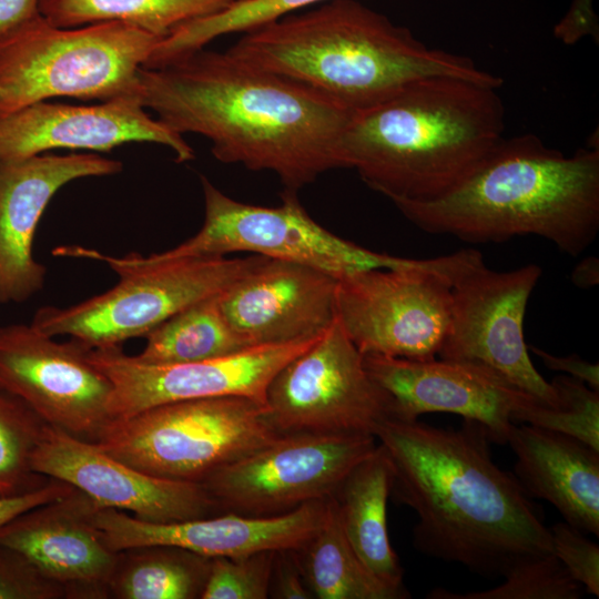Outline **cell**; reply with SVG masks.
I'll use <instances>...</instances> for the list:
<instances>
[{"label":"cell","instance_id":"cell-1","mask_svg":"<svg viewBox=\"0 0 599 599\" xmlns=\"http://www.w3.org/2000/svg\"><path fill=\"white\" fill-rule=\"evenodd\" d=\"M135 95L171 131L205 136L215 159L271 171L285 190L343 167L341 142L354 112L229 51L203 48L141 68Z\"/></svg>","mask_w":599,"mask_h":599},{"label":"cell","instance_id":"cell-2","mask_svg":"<svg viewBox=\"0 0 599 599\" xmlns=\"http://www.w3.org/2000/svg\"><path fill=\"white\" fill-rule=\"evenodd\" d=\"M393 467L390 496L418 516L414 546L485 578L551 555L550 530L514 474L491 458L486 428L386 418L375 430Z\"/></svg>","mask_w":599,"mask_h":599},{"label":"cell","instance_id":"cell-3","mask_svg":"<svg viewBox=\"0 0 599 599\" xmlns=\"http://www.w3.org/2000/svg\"><path fill=\"white\" fill-rule=\"evenodd\" d=\"M390 201L426 233L468 243L536 235L576 257L599 232V148L567 156L534 134L502 138L446 193Z\"/></svg>","mask_w":599,"mask_h":599},{"label":"cell","instance_id":"cell-4","mask_svg":"<svg viewBox=\"0 0 599 599\" xmlns=\"http://www.w3.org/2000/svg\"><path fill=\"white\" fill-rule=\"evenodd\" d=\"M358 112L408 83L450 75L499 89L501 78L434 49L357 0H328L244 32L229 50Z\"/></svg>","mask_w":599,"mask_h":599},{"label":"cell","instance_id":"cell-5","mask_svg":"<svg viewBox=\"0 0 599 599\" xmlns=\"http://www.w3.org/2000/svg\"><path fill=\"white\" fill-rule=\"evenodd\" d=\"M497 88L450 75L418 79L355 112L343 167L389 200H430L459 183L504 138Z\"/></svg>","mask_w":599,"mask_h":599},{"label":"cell","instance_id":"cell-6","mask_svg":"<svg viewBox=\"0 0 599 599\" xmlns=\"http://www.w3.org/2000/svg\"><path fill=\"white\" fill-rule=\"evenodd\" d=\"M59 256L97 260L119 276L106 292L68 307L43 306L31 325L49 335H69L90 348L121 346L148 335L164 321L206 297L221 294L266 256H201L151 261L139 254L122 257L82 246H60Z\"/></svg>","mask_w":599,"mask_h":599},{"label":"cell","instance_id":"cell-7","mask_svg":"<svg viewBox=\"0 0 599 599\" xmlns=\"http://www.w3.org/2000/svg\"><path fill=\"white\" fill-rule=\"evenodd\" d=\"M161 39L124 22L58 28L44 19L0 48V111L59 97L135 95L139 70Z\"/></svg>","mask_w":599,"mask_h":599},{"label":"cell","instance_id":"cell-8","mask_svg":"<svg viewBox=\"0 0 599 599\" xmlns=\"http://www.w3.org/2000/svg\"><path fill=\"white\" fill-rule=\"evenodd\" d=\"M280 435L264 404L217 396L160 404L112 419L94 444L150 475L202 483Z\"/></svg>","mask_w":599,"mask_h":599},{"label":"cell","instance_id":"cell-9","mask_svg":"<svg viewBox=\"0 0 599 599\" xmlns=\"http://www.w3.org/2000/svg\"><path fill=\"white\" fill-rule=\"evenodd\" d=\"M441 257L451 309L437 356L484 366L542 404L561 407L551 383L534 366L524 335L527 304L542 274L540 266L494 271L475 248Z\"/></svg>","mask_w":599,"mask_h":599},{"label":"cell","instance_id":"cell-10","mask_svg":"<svg viewBox=\"0 0 599 599\" xmlns=\"http://www.w3.org/2000/svg\"><path fill=\"white\" fill-rule=\"evenodd\" d=\"M201 182L205 201L201 230L182 244L146 258L169 261L247 252L305 264L336 278L370 268L407 267L417 261L374 252L331 233L309 216L297 192L285 190L282 203L267 207L236 201L204 176Z\"/></svg>","mask_w":599,"mask_h":599},{"label":"cell","instance_id":"cell-11","mask_svg":"<svg viewBox=\"0 0 599 599\" xmlns=\"http://www.w3.org/2000/svg\"><path fill=\"white\" fill-rule=\"evenodd\" d=\"M441 256L337 278L336 317L363 355L430 359L447 334L451 292Z\"/></svg>","mask_w":599,"mask_h":599},{"label":"cell","instance_id":"cell-12","mask_svg":"<svg viewBox=\"0 0 599 599\" xmlns=\"http://www.w3.org/2000/svg\"><path fill=\"white\" fill-rule=\"evenodd\" d=\"M376 447L373 435L281 434L201 484L222 511L277 516L333 497L348 473Z\"/></svg>","mask_w":599,"mask_h":599},{"label":"cell","instance_id":"cell-13","mask_svg":"<svg viewBox=\"0 0 599 599\" xmlns=\"http://www.w3.org/2000/svg\"><path fill=\"white\" fill-rule=\"evenodd\" d=\"M265 406L280 434H364L392 417L389 395L337 317L270 382Z\"/></svg>","mask_w":599,"mask_h":599},{"label":"cell","instance_id":"cell-14","mask_svg":"<svg viewBox=\"0 0 599 599\" xmlns=\"http://www.w3.org/2000/svg\"><path fill=\"white\" fill-rule=\"evenodd\" d=\"M79 341L57 342L31 324L0 326V388L47 425L95 443L112 420V383Z\"/></svg>","mask_w":599,"mask_h":599},{"label":"cell","instance_id":"cell-15","mask_svg":"<svg viewBox=\"0 0 599 599\" xmlns=\"http://www.w3.org/2000/svg\"><path fill=\"white\" fill-rule=\"evenodd\" d=\"M321 335L181 364H145L126 355L121 346L91 348L89 358L112 383V419L160 404L217 396H244L265 405L272 378Z\"/></svg>","mask_w":599,"mask_h":599},{"label":"cell","instance_id":"cell-16","mask_svg":"<svg viewBox=\"0 0 599 599\" xmlns=\"http://www.w3.org/2000/svg\"><path fill=\"white\" fill-rule=\"evenodd\" d=\"M32 468L83 491L102 508L129 511L148 522L184 521L221 510L201 483L150 475L49 425L33 451Z\"/></svg>","mask_w":599,"mask_h":599},{"label":"cell","instance_id":"cell-17","mask_svg":"<svg viewBox=\"0 0 599 599\" xmlns=\"http://www.w3.org/2000/svg\"><path fill=\"white\" fill-rule=\"evenodd\" d=\"M364 364L392 399L390 418L416 420L425 413H450L479 423L490 440L501 445L507 444L515 414L540 402L471 363L364 355Z\"/></svg>","mask_w":599,"mask_h":599},{"label":"cell","instance_id":"cell-18","mask_svg":"<svg viewBox=\"0 0 599 599\" xmlns=\"http://www.w3.org/2000/svg\"><path fill=\"white\" fill-rule=\"evenodd\" d=\"M136 95L91 105L45 101L0 111V161L26 159L55 149L109 152L145 142L173 151L179 163L194 159L182 135L152 118Z\"/></svg>","mask_w":599,"mask_h":599},{"label":"cell","instance_id":"cell-19","mask_svg":"<svg viewBox=\"0 0 599 599\" xmlns=\"http://www.w3.org/2000/svg\"><path fill=\"white\" fill-rule=\"evenodd\" d=\"M337 278L318 268L266 257L223 291L221 309L250 346L321 335L336 317Z\"/></svg>","mask_w":599,"mask_h":599},{"label":"cell","instance_id":"cell-20","mask_svg":"<svg viewBox=\"0 0 599 599\" xmlns=\"http://www.w3.org/2000/svg\"><path fill=\"white\" fill-rule=\"evenodd\" d=\"M100 506L83 491L28 509L0 529V545L11 548L59 582L67 599H108L119 551L95 524Z\"/></svg>","mask_w":599,"mask_h":599},{"label":"cell","instance_id":"cell-21","mask_svg":"<svg viewBox=\"0 0 599 599\" xmlns=\"http://www.w3.org/2000/svg\"><path fill=\"white\" fill-rule=\"evenodd\" d=\"M121 170V162L94 153L0 161V304L22 303L43 286L45 267L32 247L52 196L73 180Z\"/></svg>","mask_w":599,"mask_h":599},{"label":"cell","instance_id":"cell-22","mask_svg":"<svg viewBox=\"0 0 599 599\" xmlns=\"http://www.w3.org/2000/svg\"><path fill=\"white\" fill-rule=\"evenodd\" d=\"M329 498L277 516L231 511L167 524L148 522L125 511L100 507L95 524L114 551L148 545L176 546L199 555L241 557L263 550L296 549L322 525Z\"/></svg>","mask_w":599,"mask_h":599},{"label":"cell","instance_id":"cell-23","mask_svg":"<svg viewBox=\"0 0 599 599\" xmlns=\"http://www.w3.org/2000/svg\"><path fill=\"white\" fill-rule=\"evenodd\" d=\"M507 444L514 475L530 498L550 502L565 521L599 536V451L582 441L529 424L514 425Z\"/></svg>","mask_w":599,"mask_h":599},{"label":"cell","instance_id":"cell-24","mask_svg":"<svg viewBox=\"0 0 599 599\" xmlns=\"http://www.w3.org/2000/svg\"><path fill=\"white\" fill-rule=\"evenodd\" d=\"M393 484L392 463L382 445L344 478L333 498L343 531L365 568L405 598L404 570L388 537L386 509Z\"/></svg>","mask_w":599,"mask_h":599},{"label":"cell","instance_id":"cell-25","mask_svg":"<svg viewBox=\"0 0 599 599\" xmlns=\"http://www.w3.org/2000/svg\"><path fill=\"white\" fill-rule=\"evenodd\" d=\"M293 551L314 598H405L378 581L362 564L343 531L333 497L322 525Z\"/></svg>","mask_w":599,"mask_h":599},{"label":"cell","instance_id":"cell-26","mask_svg":"<svg viewBox=\"0 0 599 599\" xmlns=\"http://www.w3.org/2000/svg\"><path fill=\"white\" fill-rule=\"evenodd\" d=\"M211 558L169 545H148L119 551L109 580L113 599L201 598Z\"/></svg>","mask_w":599,"mask_h":599},{"label":"cell","instance_id":"cell-27","mask_svg":"<svg viewBox=\"0 0 599 599\" xmlns=\"http://www.w3.org/2000/svg\"><path fill=\"white\" fill-rule=\"evenodd\" d=\"M217 295L201 300L145 335L143 351L134 357L145 364L169 365L217 358L250 346L226 321Z\"/></svg>","mask_w":599,"mask_h":599},{"label":"cell","instance_id":"cell-28","mask_svg":"<svg viewBox=\"0 0 599 599\" xmlns=\"http://www.w3.org/2000/svg\"><path fill=\"white\" fill-rule=\"evenodd\" d=\"M237 0H40L53 27L77 28L118 21L164 38L176 27L223 10Z\"/></svg>","mask_w":599,"mask_h":599},{"label":"cell","instance_id":"cell-29","mask_svg":"<svg viewBox=\"0 0 599 599\" xmlns=\"http://www.w3.org/2000/svg\"><path fill=\"white\" fill-rule=\"evenodd\" d=\"M325 1L328 0H237L221 11L176 27L158 42L144 68L165 67L205 48L219 37L247 32Z\"/></svg>","mask_w":599,"mask_h":599},{"label":"cell","instance_id":"cell-30","mask_svg":"<svg viewBox=\"0 0 599 599\" xmlns=\"http://www.w3.org/2000/svg\"><path fill=\"white\" fill-rule=\"evenodd\" d=\"M45 425L22 400L0 388V498L34 490L50 479L32 468Z\"/></svg>","mask_w":599,"mask_h":599},{"label":"cell","instance_id":"cell-31","mask_svg":"<svg viewBox=\"0 0 599 599\" xmlns=\"http://www.w3.org/2000/svg\"><path fill=\"white\" fill-rule=\"evenodd\" d=\"M562 405L549 407L535 402L515 414L514 423L571 436L599 451V390L580 379L558 375L550 382Z\"/></svg>","mask_w":599,"mask_h":599},{"label":"cell","instance_id":"cell-32","mask_svg":"<svg viewBox=\"0 0 599 599\" xmlns=\"http://www.w3.org/2000/svg\"><path fill=\"white\" fill-rule=\"evenodd\" d=\"M497 587L483 591L456 593L435 588L429 599H579L583 587L551 554L509 572Z\"/></svg>","mask_w":599,"mask_h":599},{"label":"cell","instance_id":"cell-33","mask_svg":"<svg viewBox=\"0 0 599 599\" xmlns=\"http://www.w3.org/2000/svg\"><path fill=\"white\" fill-rule=\"evenodd\" d=\"M274 550L241 557L211 558L201 599H266L270 597Z\"/></svg>","mask_w":599,"mask_h":599},{"label":"cell","instance_id":"cell-34","mask_svg":"<svg viewBox=\"0 0 599 599\" xmlns=\"http://www.w3.org/2000/svg\"><path fill=\"white\" fill-rule=\"evenodd\" d=\"M552 555L587 592L599 596V547L585 532L557 522L550 529Z\"/></svg>","mask_w":599,"mask_h":599},{"label":"cell","instance_id":"cell-35","mask_svg":"<svg viewBox=\"0 0 599 599\" xmlns=\"http://www.w3.org/2000/svg\"><path fill=\"white\" fill-rule=\"evenodd\" d=\"M64 588L20 552L0 545V599H63Z\"/></svg>","mask_w":599,"mask_h":599},{"label":"cell","instance_id":"cell-36","mask_svg":"<svg viewBox=\"0 0 599 599\" xmlns=\"http://www.w3.org/2000/svg\"><path fill=\"white\" fill-rule=\"evenodd\" d=\"M270 597L278 599H312L293 549L275 552L270 585Z\"/></svg>","mask_w":599,"mask_h":599},{"label":"cell","instance_id":"cell-37","mask_svg":"<svg viewBox=\"0 0 599 599\" xmlns=\"http://www.w3.org/2000/svg\"><path fill=\"white\" fill-rule=\"evenodd\" d=\"M44 18L40 0H0V48L12 42Z\"/></svg>","mask_w":599,"mask_h":599},{"label":"cell","instance_id":"cell-38","mask_svg":"<svg viewBox=\"0 0 599 599\" xmlns=\"http://www.w3.org/2000/svg\"><path fill=\"white\" fill-rule=\"evenodd\" d=\"M74 490V487L62 480L50 478L42 487L34 490L0 498V529L21 512L63 497Z\"/></svg>","mask_w":599,"mask_h":599},{"label":"cell","instance_id":"cell-39","mask_svg":"<svg viewBox=\"0 0 599 599\" xmlns=\"http://www.w3.org/2000/svg\"><path fill=\"white\" fill-rule=\"evenodd\" d=\"M554 32L565 44H573L583 35H592L598 40V20L592 9V0H575Z\"/></svg>","mask_w":599,"mask_h":599},{"label":"cell","instance_id":"cell-40","mask_svg":"<svg viewBox=\"0 0 599 599\" xmlns=\"http://www.w3.org/2000/svg\"><path fill=\"white\" fill-rule=\"evenodd\" d=\"M528 351H531L537 357H539L544 365L549 369L567 373L568 376L580 379L590 388L599 390L598 363L587 362L577 354L569 356H555L535 346H528Z\"/></svg>","mask_w":599,"mask_h":599},{"label":"cell","instance_id":"cell-41","mask_svg":"<svg viewBox=\"0 0 599 599\" xmlns=\"http://www.w3.org/2000/svg\"><path fill=\"white\" fill-rule=\"evenodd\" d=\"M572 282L582 288L595 286L599 282V263L595 257L585 258L572 272Z\"/></svg>","mask_w":599,"mask_h":599}]
</instances>
